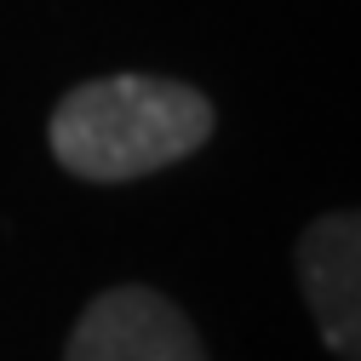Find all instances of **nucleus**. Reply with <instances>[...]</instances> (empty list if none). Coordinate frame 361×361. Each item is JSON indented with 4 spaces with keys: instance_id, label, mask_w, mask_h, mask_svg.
<instances>
[{
    "instance_id": "obj_1",
    "label": "nucleus",
    "mask_w": 361,
    "mask_h": 361,
    "mask_svg": "<svg viewBox=\"0 0 361 361\" xmlns=\"http://www.w3.org/2000/svg\"><path fill=\"white\" fill-rule=\"evenodd\" d=\"M212 98L172 75H98L58 98L47 121L52 161L86 184H132L190 161L212 138Z\"/></svg>"
},
{
    "instance_id": "obj_2",
    "label": "nucleus",
    "mask_w": 361,
    "mask_h": 361,
    "mask_svg": "<svg viewBox=\"0 0 361 361\" xmlns=\"http://www.w3.org/2000/svg\"><path fill=\"white\" fill-rule=\"evenodd\" d=\"M63 361H212L195 322L155 287H109L75 315Z\"/></svg>"
},
{
    "instance_id": "obj_3",
    "label": "nucleus",
    "mask_w": 361,
    "mask_h": 361,
    "mask_svg": "<svg viewBox=\"0 0 361 361\" xmlns=\"http://www.w3.org/2000/svg\"><path fill=\"white\" fill-rule=\"evenodd\" d=\"M293 269L322 344L338 361H361V207L310 218L293 247Z\"/></svg>"
}]
</instances>
